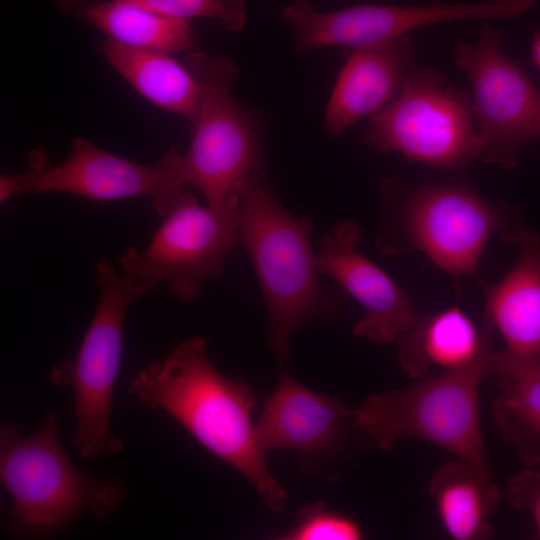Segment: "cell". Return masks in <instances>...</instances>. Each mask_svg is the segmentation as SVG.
Segmentation results:
<instances>
[{
	"label": "cell",
	"mask_w": 540,
	"mask_h": 540,
	"mask_svg": "<svg viewBox=\"0 0 540 540\" xmlns=\"http://www.w3.org/2000/svg\"><path fill=\"white\" fill-rule=\"evenodd\" d=\"M415 56L410 34L355 48L327 104L326 131L337 136L387 106L415 69Z\"/></svg>",
	"instance_id": "cell-14"
},
{
	"label": "cell",
	"mask_w": 540,
	"mask_h": 540,
	"mask_svg": "<svg viewBox=\"0 0 540 540\" xmlns=\"http://www.w3.org/2000/svg\"><path fill=\"white\" fill-rule=\"evenodd\" d=\"M238 196L221 206H202L195 196L170 210L148 246L130 247L118 258L123 274L154 283L167 281L172 294L190 302L207 279L222 272L239 241Z\"/></svg>",
	"instance_id": "cell-10"
},
{
	"label": "cell",
	"mask_w": 540,
	"mask_h": 540,
	"mask_svg": "<svg viewBox=\"0 0 540 540\" xmlns=\"http://www.w3.org/2000/svg\"><path fill=\"white\" fill-rule=\"evenodd\" d=\"M181 156L172 147L158 162L139 164L77 137L62 163L43 161L23 172L2 175L0 201L34 193H68L98 201L150 197L155 212L164 217L193 195L180 175Z\"/></svg>",
	"instance_id": "cell-9"
},
{
	"label": "cell",
	"mask_w": 540,
	"mask_h": 540,
	"mask_svg": "<svg viewBox=\"0 0 540 540\" xmlns=\"http://www.w3.org/2000/svg\"><path fill=\"white\" fill-rule=\"evenodd\" d=\"M351 415L340 399L315 393L280 370L255 426L257 443L264 454L280 449L322 453L333 446Z\"/></svg>",
	"instance_id": "cell-15"
},
{
	"label": "cell",
	"mask_w": 540,
	"mask_h": 540,
	"mask_svg": "<svg viewBox=\"0 0 540 540\" xmlns=\"http://www.w3.org/2000/svg\"><path fill=\"white\" fill-rule=\"evenodd\" d=\"M489 351L464 368L419 377L403 389L371 394L352 410L351 418L382 451H390L400 440L426 441L493 482L479 408Z\"/></svg>",
	"instance_id": "cell-5"
},
{
	"label": "cell",
	"mask_w": 540,
	"mask_h": 540,
	"mask_svg": "<svg viewBox=\"0 0 540 540\" xmlns=\"http://www.w3.org/2000/svg\"><path fill=\"white\" fill-rule=\"evenodd\" d=\"M128 391L166 412L205 449L241 472L269 509L284 510L287 494L268 469L251 421L256 398L246 383L215 368L202 337L181 342L164 359L139 370Z\"/></svg>",
	"instance_id": "cell-1"
},
{
	"label": "cell",
	"mask_w": 540,
	"mask_h": 540,
	"mask_svg": "<svg viewBox=\"0 0 540 540\" xmlns=\"http://www.w3.org/2000/svg\"><path fill=\"white\" fill-rule=\"evenodd\" d=\"M505 498L515 509L529 512L540 538V471L526 466L508 482Z\"/></svg>",
	"instance_id": "cell-24"
},
{
	"label": "cell",
	"mask_w": 540,
	"mask_h": 540,
	"mask_svg": "<svg viewBox=\"0 0 540 540\" xmlns=\"http://www.w3.org/2000/svg\"><path fill=\"white\" fill-rule=\"evenodd\" d=\"M157 14L189 20L204 17L217 20L225 29L238 31L246 22L244 0H125Z\"/></svg>",
	"instance_id": "cell-22"
},
{
	"label": "cell",
	"mask_w": 540,
	"mask_h": 540,
	"mask_svg": "<svg viewBox=\"0 0 540 540\" xmlns=\"http://www.w3.org/2000/svg\"><path fill=\"white\" fill-rule=\"evenodd\" d=\"M486 368L497 391L491 415L502 440L525 466H540V361L490 349Z\"/></svg>",
	"instance_id": "cell-17"
},
{
	"label": "cell",
	"mask_w": 540,
	"mask_h": 540,
	"mask_svg": "<svg viewBox=\"0 0 540 540\" xmlns=\"http://www.w3.org/2000/svg\"><path fill=\"white\" fill-rule=\"evenodd\" d=\"M531 58L535 66L540 70V29L534 33L532 38Z\"/></svg>",
	"instance_id": "cell-25"
},
{
	"label": "cell",
	"mask_w": 540,
	"mask_h": 540,
	"mask_svg": "<svg viewBox=\"0 0 540 540\" xmlns=\"http://www.w3.org/2000/svg\"><path fill=\"white\" fill-rule=\"evenodd\" d=\"M439 520L455 540H481L492 534L489 516L495 511L500 492L458 459L442 465L429 484Z\"/></svg>",
	"instance_id": "cell-21"
},
{
	"label": "cell",
	"mask_w": 540,
	"mask_h": 540,
	"mask_svg": "<svg viewBox=\"0 0 540 540\" xmlns=\"http://www.w3.org/2000/svg\"><path fill=\"white\" fill-rule=\"evenodd\" d=\"M360 235L351 220L322 235L318 272L337 280L365 308V316L353 328L356 336L376 344L396 342L419 317L407 293L359 250Z\"/></svg>",
	"instance_id": "cell-13"
},
{
	"label": "cell",
	"mask_w": 540,
	"mask_h": 540,
	"mask_svg": "<svg viewBox=\"0 0 540 540\" xmlns=\"http://www.w3.org/2000/svg\"><path fill=\"white\" fill-rule=\"evenodd\" d=\"M502 34L483 25L474 43L457 42L456 65L472 88L479 159L511 169L518 152L540 139V89L501 50Z\"/></svg>",
	"instance_id": "cell-11"
},
{
	"label": "cell",
	"mask_w": 540,
	"mask_h": 540,
	"mask_svg": "<svg viewBox=\"0 0 540 540\" xmlns=\"http://www.w3.org/2000/svg\"><path fill=\"white\" fill-rule=\"evenodd\" d=\"M58 10L93 25L109 39L134 48L189 52L194 32L188 20L157 14L125 0H58Z\"/></svg>",
	"instance_id": "cell-20"
},
{
	"label": "cell",
	"mask_w": 540,
	"mask_h": 540,
	"mask_svg": "<svg viewBox=\"0 0 540 540\" xmlns=\"http://www.w3.org/2000/svg\"><path fill=\"white\" fill-rule=\"evenodd\" d=\"M235 194L239 241L253 261L267 307L268 343L283 361L301 325L342 313L344 292L321 287L310 244L312 223L279 204L265 174L247 179Z\"/></svg>",
	"instance_id": "cell-2"
},
{
	"label": "cell",
	"mask_w": 540,
	"mask_h": 540,
	"mask_svg": "<svg viewBox=\"0 0 540 540\" xmlns=\"http://www.w3.org/2000/svg\"><path fill=\"white\" fill-rule=\"evenodd\" d=\"M382 200L381 252L415 249L456 276H477L483 250L494 234L515 243L524 229L518 208L490 203L467 186L427 185L404 193L386 181Z\"/></svg>",
	"instance_id": "cell-4"
},
{
	"label": "cell",
	"mask_w": 540,
	"mask_h": 540,
	"mask_svg": "<svg viewBox=\"0 0 540 540\" xmlns=\"http://www.w3.org/2000/svg\"><path fill=\"white\" fill-rule=\"evenodd\" d=\"M95 267L98 301L93 318L75 358L59 361L48 375L53 385L68 386L73 391L76 426L71 443L84 459L120 453L124 448L110 428L124 318L128 308L156 285L118 275L105 258H100Z\"/></svg>",
	"instance_id": "cell-7"
},
{
	"label": "cell",
	"mask_w": 540,
	"mask_h": 540,
	"mask_svg": "<svg viewBox=\"0 0 540 540\" xmlns=\"http://www.w3.org/2000/svg\"><path fill=\"white\" fill-rule=\"evenodd\" d=\"M108 64L139 94L155 106L195 124L201 106L198 82L183 64L168 53L134 48L109 38L100 44Z\"/></svg>",
	"instance_id": "cell-19"
},
{
	"label": "cell",
	"mask_w": 540,
	"mask_h": 540,
	"mask_svg": "<svg viewBox=\"0 0 540 540\" xmlns=\"http://www.w3.org/2000/svg\"><path fill=\"white\" fill-rule=\"evenodd\" d=\"M58 427L53 409L28 437L15 424L1 426L0 480L11 502L4 510L5 528L13 536H55L87 510L103 520L128 495L121 479H98L80 470L66 454Z\"/></svg>",
	"instance_id": "cell-3"
},
{
	"label": "cell",
	"mask_w": 540,
	"mask_h": 540,
	"mask_svg": "<svg viewBox=\"0 0 540 540\" xmlns=\"http://www.w3.org/2000/svg\"><path fill=\"white\" fill-rule=\"evenodd\" d=\"M532 0L393 6L361 4L317 12L306 0L285 8L282 21L294 28L296 48L305 52L326 46L358 48L385 42L425 25L456 20L513 18L531 8Z\"/></svg>",
	"instance_id": "cell-12"
},
{
	"label": "cell",
	"mask_w": 540,
	"mask_h": 540,
	"mask_svg": "<svg viewBox=\"0 0 540 540\" xmlns=\"http://www.w3.org/2000/svg\"><path fill=\"white\" fill-rule=\"evenodd\" d=\"M361 138L380 153L443 169L468 166L482 151L469 96L417 66L395 98L369 117Z\"/></svg>",
	"instance_id": "cell-8"
},
{
	"label": "cell",
	"mask_w": 540,
	"mask_h": 540,
	"mask_svg": "<svg viewBox=\"0 0 540 540\" xmlns=\"http://www.w3.org/2000/svg\"><path fill=\"white\" fill-rule=\"evenodd\" d=\"M199 84L201 106L191 127L192 141L181 156L185 184L203 193L208 205L221 206L247 179L265 174L262 119L232 94L236 64L223 56L189 51L184 59Z\"/></svg>",
	"instance_id": "cell-6"
},
{
	"label": "cell",
	"mask_w": 540,
	"mask_h": 540,
	"mask_svg": "<svg viewBox=\"0 0 540 540\" xmlns=\"http://www.w3.org/2000/svg\"><path fill=\"white\" fill-rule=\"evenodd\" d=\"M519 256L508 274L485 287L484 321L497 330L510 356L540 361V236L523 229Z\"/></svg>",
	"instance_id": "cell-16"
},
{
	"label": "cell",
	"mask_w": 540,
	"mask_h": 540,
	"mask_svg": "<svg viewBox=\"0 0 540 540\" xmlns=\"http://www.w3.org/2000/svg\"><path fill=\"white\" fill-rule=\"evenodd\" d=\"M493 332L487 322L479 329L461 308L449 307L418 318L395 342L400 365L415 379L434 366L445 371L464 368L490 348Z\"/></svg>",
	"instance_id": "cell-18"
},
{
	"label": "cell",
	"mask_w": 540,
	"mask_h": 540,
	"mask_svg": "<svg viewBox=\"0 0 540 540\" xmlns=\"http://www.w3.org/2000/svg\"><path fill=\"white\" fill-rule=\"evenodd\" d=\"M285 540H359L363 532L353 518L327 510L316 503L300 511L297 523L286 531Z\"/></svg>",
	"instance_id": "cell-23"
}]
</instances>
